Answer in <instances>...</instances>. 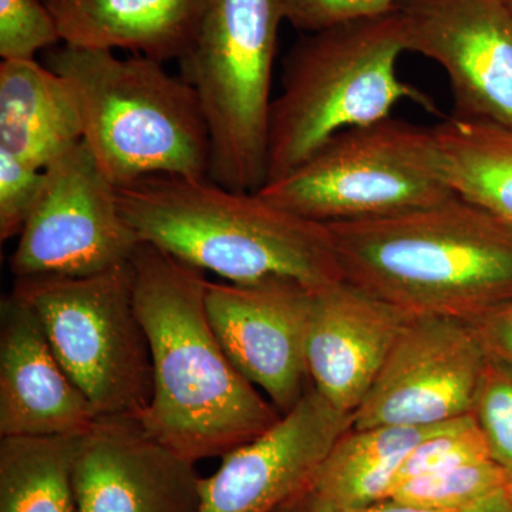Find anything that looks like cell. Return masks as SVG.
<instances>
[{"mask_svg":"<svg viewBox=\"0 0 512 512\" xmlns=\"http://www.w3.org/2000/svg\"><path fill=\"white\" fill-rule=\"evenodd\" d=\"M45 184V170L0 151V239L19 237L35 210Z\"/></svg>","mask_w":512,"mask_h":512,"instance_id":"484cf974","label":"cell"},{"mask_svg":"<svg viewBox=\"0 0 512 512\" xmlns=\"http://www.w3.org/2000/svg\"><path fill=\"white\" fill-rule=\"evenodd\" d=\"M97 414L73 383L28 303L0 302V437L80 436Z\"/></svg>","mask_w":512,"mask_h":512,"instance_id":"2e32d148","label":"cell"},{"mask_svg":"<svg viewBox=\"0 0 512 512\" xmlns=\"http://www.w3.org/2000/svg\"><path fill=\"white\" fill-rule=\"evenodd\" d=\"M46 66L76 92L83 141L117 188L151 175L208 178L211 143L194 87L146 56L56 46Z\"/></svg>","mask_w":512,"mask_h":512,"instance_id":"277c9868","label":"cell"},{"mask_svg":"<svg viewBox=\"0 0 512 512\" xmlns=\"http://www.w3.org/2000/svg\"><path fill=\"white\" fill-rule=\"evenodd\" d=\"M195 463L151 437L137 417H97L73 464L77 512H198Z\"/></svg>","mask_w":512,"mask_h":512,"instance_id":"5bb4252c","label":"cell"},{"mask_svg":"<svg viewBox=\"0 0 512 512\" xmlns=\"http://www.w3.org/2000/svg\"><path fill=\"white\" fill-rule=\"evenodd\" d=\"M433 131L453 191L512 231V130L451 116Z\"/></svg>","mask_w":512,"mask_h":512,"instance_id":"ffe728a7","label":"cell"},{"mask_svg":"<svg viewBox=\"0 0 512 512\" xmlns=\"http://www.w3.org/2000/svg\"><path fill=\"white\" fill-rule=\"evenodd\" d=\"M256 192L323 225L379 220L456 195L433 128L393 117L340 131L305 163Z\"/></svg>","mask_w":512,"mask_h":512,"instance_id":"52a82bcc","label":"cell"},{"mask_svg":"<svg viewBox=\"0 0 512 512\" xmlns=\"http://www.w3.org/2000/svg\"><path fill=\"white\" fill-rule=\"evenodd\" d=\"M404 52L396 10L305 33L285 57L282 92L269 111L266 183L291 173L340 131L392 117L402 100L436 110L427 94L400 79Z\"/></svg>","mask_w":512,"mask_h":512,"instance_id":"5b68a950","label":"cell"},{"mask_svg":"<svg viewBox=\"0 0 512 512\" xmlns=\"http://www.w3.org/2000/svg\"><path fill=\"white\" fill-rule=\"evenodd\" d=\"M508 501H510V507L512 512V484L510 485V488H508Z\"/></svg>","mask_w":512,"mask_h":512,"instance_id":"f546056e","label":"cell"},{"mask_svg":"<svg viewBox=\"0 0 512 512\" xmlns=\"http://www.w3.org/2000/svg\"><path fill=\"white\" fill-rule=\"evenodd\" d=\"M134 302L153 362V399L137 417L192 463L224 457L282 414L231 362L207 312V278L154 245L131 258Z\"/></svg>","mask_w":512,"mask_h":512,"instance_id":"6da1fadb","label":"cell"},{"mask_svg":"<svg viewBox=\"0 0 512 512\" xmlns=\"http://www.w3.org/2000/svg\"><path fill=\"white\" fill-rule=\"evenodd\" d=\"M60 42L56 20L42 0H0L2 60H33Z\"/></svg>","mask_w":512,"mask_h":512,"instance_id":"d4e9b609","label":"cell"},{"mask_svg":"<svg viewBox=\"0 0 512 512\" xmlns=\"http://www.w3.org/2000/svg\"><path fill=\"white\" fill-rule=\"evenodd\" d=\"M312 292L288 279L207 284V312L222 348L282 416L312 387L306 363Z\"/></svg>","mask_w":512,"mask_h":512,"instance_id":"7c38bea8","label":"cell"},{"mask_svg":"<svg viewBox=\"0 0 512 512\" xmlns=\"http://www.w3.org/2000/svg\"><path fill=\"white\" fill-rule=\"evenodd\" d=\"M83 141L72 84L33 60L0 64V151L46 170Z\"/></svg>","mask_w":512,"mask_h":512,"instance_id":"d6986e66","label":"cell"},{"mask_svg":"<svg viewBox=\"0 0 512 512\" xmlns=\"http://www.w3.org/2000/svg\"><path fill=\"white\" fill-rule=\"evenodd\" d=\"M399 0H288L286 20L303 33L393 12Z\"/></svg>","mask_w":512,"mask_h":512,"instance_id":"4316f807","label":"cell"},{"mask_svg":"<svg viewBox=\"0 0 512 512\" xmlns=\"http://www.w3.org/2000/svg\"><path fill=\"white\" fill-rule=\"evenodd\" d=\"M82 436L0 440V512H77L73 464Z\"/></svg>","mask_w":512,"mask_h":512,"instance_id":"44dd1931","label":"cell"},{"mask_svg":"<svg viewBox=\"0 0 512 512\" xmlns=\"http://www.w3.org/2000/svg\"><path fill=\"white\" fill-rule=\"evenodd\" d=\"M483 458H491V454L473 414L458 417L446 429L421 441L404 457L393 478L390 493L414 478L431 476Z\"/></svg>","mask_w":512,"mask_h":512,"instance_id":"603a6c76","label":"cell"},{"mask_svg":"<svg viewBox=\"0 0 512 512\" xmlns=\"http://www.w3.org/2000/svg\"><path fill=\"white\" fill-rule=\"evenodd\" d=\"M451 421L424 427H352L278 512H342L386 500L404 457Z\"/></svg>","mask_w":512,"mask_h":512,"instance_id":"ac0fdd59","label":"cell"},{"mask_svg":"<svg viewBox=\"0 0 512 512\" xmlns=\"http://www.w3.org/2000/svg\"><path fill=\"white\" fill-rule=\"evenodd\" d=\"M138 245L121 212L119 188L80 141L46 168L10 269L15 278L94 275L126 264Z\"/></svg>","mask_w":512,"mask_h":512,"instance_id":"9c48e42d","label":"cell"},{"mask_svg":"<svg viewBox=\"0 0 512 512\" xmlns=\"http://www.w3.org/2000/svg\"><path fill=\"white\" fill-rule=\"evenodd\" d=\"M63 45L128 50L165 63L190 47L208 0H42Z\"/></svg>","mask_w":512,"mask_h":512,"instance_id":"e0dca14e","label":"cell"},{"mask_svg":"<svg viewBox=\"0 0 512 512\" xmlns=\"http://www.w3.org/2000/svg\"><path fill=\"white\" fill-rule=\"evenodd\" d=\"M471 414L487 441L491 458L512 474L511 362L488 352Z\"/></svg>","mask_w":512,"mask_h":512,"instance_id":"cb8c5ba5","label":"cell"},{"mask_svg":"<svg viewBox=\"0 0 512 512\" xmlns=\"http://www.w3.org/2000/svg\"><path fill=\"white\" fill-rule=\"evenodd\" d=\"M510 488V487H508ZM508 491V490H507ZM507 491L493 498L483 505L478 507L470 508L466 511L456 512H511L510 501H508ZM342 512H436L420 510V508H414L412 505L399 503V501L393 500V498H386V500L377 501V503L365 505V507L356 508V510L342 511Z\"/></svg>","mask_w":512,"mask_h":512,"instance_id":"f1b7e54d","label":"cell"},{"mask_svg":"<svg viewBox=\"0 0 512 512\" xmlns=\"http://www.w3.org/2000/svg\"><path fill=\"white\" fill-rule=\"evenodd\" d=\"M352 427L353 414L340 412L312 386L271 429L201 477L198 512H278Z\"/></svg>","mask_w":512,"mask_h":512,"instance_id":"4fadbf2b","label":"cell"},{"mask_svg":"<svg viewBox=\"0 0 512 512\" xmlns=\"http://www.w3.org/2000/svg\"><path fill=\"white\" fill-rule=\"evenodd\" d=\"M511 484L510 471L493 458H483L414 478L394 488L389 498L420 510L466 511L505 493Z\"/></svg>","mask_w":512,"mask_h":512,"instance_id":"7402d4cb","label":"cell"},{"mask_svg":"<svg viewBox=\"0 0 512 512\" xmlns=\"http://www.w3.org/2000/svg\"><path fill=\"white\" fill-rule=\"evenodd\" d=\"M121 212L140 242L231 284L269 279L311 291L343 278L328 225L298 217L258 192L210 178L151 175L119 188Z\"/></svg>","mask_w":512,"mask_h":512,"instance_id":"3957f363","label":"cell"},{"mask_svg":"<svg viewBox=\"0 0 512 512\" xmlns=\"http://www.w3.org/2000/svg\"><path fill=\"white\" fill-rule=\"evenodd\" d=\"M288 0H208L194 40L178 60L208 131V178L234 191L266 183L272 73Z\"/></svg>","mask_w":512,"mask_h":512,"instance_id":"8992f818","label":"cell"},{"mask_svg":"<svg viewBox=\"0 0 512 512\" xmlns=\"http://www.w3.org/2000/svg\"><path fill=\"white\" fill-rule=\"evenodd\" d=\"M407 52L446 73L453 117L512 130V10L505 0H399Z\"/></svg>","mask_w":512,"mask_h":512,"instance_id":"8fae6325","label":"cell"},{"mask_svg":"<svg viewBox=\"0 0 512 512\" xmlns=\"http://www.w3.org/2000/svg\"><path fill=\"white\" fill-rule=\"evenodd\" d=\"M60 365L97 417H138L153 399V362L130 261L87 276L15 278Z\"/></svg>","mask_w":512,"mask_h":512,"instance_id":"ba28073f","label":"cell"},{"mask_svg":"<svg viewBox=\"0 0 512 512\" xmlns=\"http://www.w3.org/2000/svg\"><path fill=\"white\" fill-rule=\"evenodd\" d=\"M410 315L348 281L313 291L306 333L312 386L355 416Z\"/></svg>","mask_w":512,"mask_h":512,"instance_id":"9a60e30c","label":"cell"},{"mask_svg":"<svg viewBox=\"0 0 512 512\" xmlns=\"http://www.w3.org/2000/svg\"><path fill=\"white\" fill-rule=\"evenodd\" d=\"M507 2V5L510 6V9L512 10V0H505Z\"/></svg>","mask_w":512,"mask_h":512,"instance_id":"4dcf8cb0","label":"cell"},{"mask_svg":"<svg viewBox=\"0 0 512 512\" xmlns=\"http://www.w3.org/2000/svg\"><path fill=\"white\" fill-rule=\"evenodd\" d=\"M471 323L488 352L512 363V302Z\"/></svg>","mask_w":512,"mask_h":512,"instance_id":"83f0119b","label":"cell"},{"mask_svg":"<svg viewBox=\"0 0 512 512\" xmlns=\"http://www.w3.org/2000/svg\"><path fill=\"white\" fill-rule=\"evenodd\" d=\"M487 355L473 323L412 313L353 429L434 426L470 414Z\"/></svg>","mask_w":512,"mask_h":512,"instance_id":"30bf717a","label":"cell"},{"mask_svg":"<svg viewBox=\"0 0 512 512\" xmlns=\"http://www.w3.org/2000/svg\"><path fill=\"white\" fill-rule=\"evenodd\" d=\"M328 228L345 281L403 311L476 322L512 302V231L460 195Z\"/></svg>","mask_w":512,"mask_h":512,"instance_id":"7a4b0ae2","label":"cell"}]
</instances>
